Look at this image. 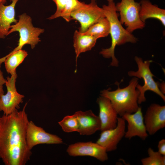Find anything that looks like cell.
Segmentation results:
<instances>
[{"label": "cell", "mask_w": 165, "mask_h": 165, "mask_svg": "<svg viewBox=\"0 0 165 165\" xmlns=\"http://www.w3.org/2000/svg\"><path fill=\"white\" fill-rule=\"evenodd\" d=\"M27 105L21 111L0 117V158L6 165H24L31 155L26 141Z\"/></svg>", "instance_id": "obj_1"}, {"label": "cell", "mask_w": 165, "mask_h": 165, "mask_svg": "<svg viewBox=\"0 0 165 165\" xmlns=\"http://www.w3.org/2000/svg\"><path fill=\"white\" fill-rule=\"evenodd\" d=\"M108 5H104L102 8L105 17L108 20L110 26V33L111 38V44L110 47L103 49L100 52L105 58H112L110 65L117 67L119 61L116 57L114 53L116 46L127 42H136L137 38L122 26L118 18L114 0H107Z\"/></svg>", "instance_id": "obj_2"}, {"label": "cell", "mask_w": 165, "mask_h": 165, "mask_svg": "<svg viewBox=\"0 0 165 165\" xmlns=\"http://www.w3.org/2000/svg\"><path fill=\"white\" fill-rule=\"evenodd\" d=\"M138 80V78L134 77L125 87L121 89L118 85L115 90H105L101 92V96L110 100L113 108L120 116L126 113H134L139 107L138 101L139 92L136 88Z\"/></svg>", "instance_id": "obj_3"}, {"label": "cell", "mask_w": 165, "mask_h": 165, "mask_svg": "<svg viewBox=\"0 0 165 165\" xmlns=\"http://www.w3.org/2000/svg\"><path fill=\"white\" fill-rule=\"evenodd\" d=\"M19 20L17 22L11 25L7 35L13 32H19L20 38L17 46L8 54L22 50L26 44L31 45L32 49L41 41L39 36L45 31L44 29L35 27L32 23V19L26 13L18 16Z\"/></svg>", "instance_id": "obj_4"}, {"label": "cell", "mask_w": 165, "mask_h": 165, "mask_svg": "<svg viewBox=\"0 0 165 165\" xmlns=\"http://www.w3.org/2000/svg\"><path fill=\"white\" fill-rule=\"evenodd\" d=\"M135 60L137 64L138 69L136 71H130L128 72L130 76H134L139 79H142L144 81V84L141 86L138 84L136 88L139 92L138 103L141 104L145 102L146 99L145 97V92L148 90L152 91L159 95L165 101V96L159 88L158 83L154 81L153 77L154 75L151 72L149 68L151 60L143 61L140 57L135 56Z\"/></svg>", "instance_id": "obj_5"}, {"label": "cell", "mask_w": 165, "mask_h": 165, "mask_svg": "<svg viewBox=\"0 0 165 165\" xmlns=\"http://www.w3.org/2000/svg\"><path fill=\"white\" fill-rule=\"evenodd\" d=\"M140 2L135 0H121L116 5V12H119L121 23L125 25L126 29L131 33L145 27V23L140 17Z\"/></svg>", "instance_id": "obj_6"}, {"label": "cell", "mask_w": 165, "mask_h": 165, "mask_svg": "<svg viewBox=\"0 0 165 165\" xmlns=\"http://www.w3.org/2000/svg\"><path fill=\"white\" fill-rule=\"evenodd\" d=\"M71 16L72 20H75L79 22V31L81 33L85 32L91 25L105 17L103 9L98 6L95 0H91L89 4L83 2L71 13Z\"/></svg>", "instance_id": "obj_7"}, {"label": "cell", "mask_w": 165, "mask_h": 165, "mask_svg": "<svg viewBox=\"0 0 165 165\" xmlns=\"http://www.w3.org/2000/svg\"><path fill=\"white\" fill-rule=\"evenodd\" d=\"M17 77L16 73L11 75L10 77H7L5 83L7 92L5 95L0 94V111H3L6 115L18 110L24 97V95L17 91L15 85Z\"/></svg>", "instance_id": "obj_8"}, {"label": "cell", "mask_w": 165, "mask_h": 165, "mask_svg": "<svg viewBox=\"0 0 165 165\" xmlns=\"http://www.w3.org/2000/svg\"><path fill=\"white\" fill-rule=\"evenodd\" d=\"M26 141L30 150L40 144H60L61 138L57 135L46 132L42 128L37 126L31 121H29L26 129Z\"/></svg>", "instance_id": "obj_9"}, {"label": "cell", "mask_w": 165, "mask_h": 165, "mask_svg": "<svg viewBox=\"0 0 165 165\" xmlns=\"http://www.w3.org/2000/svg\"><path fill=\"white\" fill-rule=\"evenodd\" d=\"M71 156H89L104 162L108 159L106 149L96 142H78L70 145L67 149Z\"/></svg>", "instance_id": "obj_10"}, {"label": "cell", "mask_w": 165, "mask_h": 165, "mask_svg": "<svg viewBox=\"0 0 165 165\" xmlns=\"http://www.w3.org/2000/svg\"><path fill=\"white\" fill-rule=\"evenodd\" d=\"M116 126L114 128L102 131L96 143L104 147L107 152L116 150L118 143L124 136L125 121L122 117H118Z\"/></svg>", "instance_id": "obj_11"}, {"label": "cell", "mask_w": 165, "mask_h": 165, "mask_svg": "<svg viewBox=\"0 0 165 165\" xmlns=\"http://www.w3.org/2000/svg\"><path fill=\"white\" fill-rule=\"evenodd\" d=\"M144 121L147 132L150 135L155 134L165 127V106L152 104L147 108Z\"/></svg>", "instance_id": "obj_12"}, {"label": "cell", "mask_w": 165, "mask_h": 165, "mask_svg": "<svg viewBox=\"0 0 165 165\" xmlns=\"http://www.w3.org/2000/svg\"><path fill=\"white\" fill-rule=\"evenodd\" d=\"M122 117L128 123L127 130L124 135L126 138L130 139L137 136L144 140L148 137L141 107H139L134 113H126Z\"/></svg>", "instance_id": "obj_13"}, {"label": "cell", "mask_w": 165, "mask_h": 165, "mask_svg": "<svg viewBox=\"0 0 165 165\" xmlns=\"http://www.w3.org/2000/svg\"><path fill=\"white\" fill-rule=\"evenodd\" d=\"M97 103L99 108V117L101 125L100 130L103 131L115 128L117 124L118 115L110 100L101 96L97 98Z\"/></svg>", "instance_id": "obj_14"}, {"label": "cell", "mask_w": 165, "mask_h": 165, "mask_svg": "<svg viewBox=\"0 0 165 165\" xmlns=\"http://www.w3.org/2000/svg\"><path fill=\"white\" fill-rule=\"evenodd\" d=\"M78 121V132L80 135H90L101 129V122L99 116L90 110L85 112L81 111L75 113Z\"/></svg>", "instance_id": "obj_15"}, {"label": "cell", "mask_w": 165, "mask_h": 165, "mask_svg": "<svg viewBox=\"0 0 165 165\" xmlns=\"http://www.w3.org/2000/svg\"><path fill=\"white\" fill-rule=\"evenodd\" d=\"M11 4L8 6L0 5V38H4L7 36L11 24L16 23L15 19V7L20 0H10Z\"/></svg>", "instance_id": "obj_16"}, {"label": "cell", "mask_w": 165, "mask_h": 165, "mask_svg": "<svg viewBox=\"0 0 165 165\" xmlns=\"http://www.w3.org/2000/svg\"><path fill=\"white\" fill-rule=\"evenodd\" d=\"M139 15L141 20L145 23L149 18L159 20L165 26V10L152 4L149 0H141Z\"/></svg>", "instance_id": "obj_17"}, {"label": "cell", "mask_w": 165, "mask_h": 165, "mask_svg": "<svg viewBox=\"0 0 165 165\" xmlns=\"http://www.w3.org/2000/svg\"><path fill=\"white\" fill-rule=\"evenodd\" d=\"M73 38L76 63L79 55L81 53L90 50L95 46L98 39L93 36L84 34L77 30L74 32Z\"/></svg>", "instance_id": "obj_18"}, {"label": "cell", "mask_w": 165, "mask_h": 165, "mask_svg": "<svg viewBox=\"0 0 165 165\" xmlns=\"http://www.w3.org/2000/svg\"><path fill=\"white\" fill-rule=\"evenodd\" d=\"M28 55L27 52L25 50H19L0 58V64L4 62L6 72L12 75L16 73V68L22 62Z\"/></svg>", "instance_id": "obj_19"}, {"label": "cell", "mask_w": 165, "mask_h": 165, "mask_svg": "<svg viewBox=\"0 0 165 165\" xmlns=\"http://www.w3.org/2000/svg\"><path fill=\"white\" fill-rule=\"evenodd\" d=\"M109 22L106 17H104L90 26L84 34L93 36L97 39L105 37L110 33Z\"/></svg>", "instance_id": "obj_20"}, {"label": "cell", "mask_w": 165, "mask_h": 165, "mask_svg": "<svg viewBox=\"0 0 165 165\" xmlns=\"http://www.w3.org/2000/svg\"><path fill=\"white\" fill-rule=\"evenodd\" d=\"M148 156L141 160L143 165H165V155H161L158 152L154 151L151 148H148Z\"/></svg>", "instance_id": "obj_21"}, {"label": "cell", "mask_w": 165, "mask_h": 165, "mask_svg": "<svg viewBox=\"0 0 165 165\" xmlns=\"http://www.w3.org/2000/svg\"><path fill=\"white\" fill-rule=\"evenodd\" d=\"M63 130L67 133L78 132L79 127L78 121L76 115L74 114L64 117L58 122Z\"/></svg>", "instance_id": "obj_22"}, {"label": "cell", "mask_w": 165, "mask_h": 165, "mask_svg": "<svg viewBox=\"0 0 165 165\" xmlns=\"http://www.w3.org/2000/svg\"><path fill=\"white\" fill-rule=\"evenodd\" d=\"M83 2L78 0H67L64 9L60 17H63L67 22L70 21L72 20L71 13L80 7Z\"/></svg>", "instance_id": "obj_23"}, {"label": "cell", "mask_w": 165, "mask_h": 165, "mask_svg": "<svg viewBox=\"0 0 165 165\" xmlns=\"http://www.w3.org/2000/svg\"><path fill=\"white\" fill-rule=\"evenodd\" d=\"M56 5V10L55 13L47 18L49 20H52L60 17L61 14L64 11L67 0H52Z\"/></svg>", "instance_id": "obj_24"}, {"label": "cell", "mask_w": 165, "mask_h": 165, "mask_svg": "<svg viewBox=\"0 0 165 165\" xmlns=\"http://www.w3.org/2000/svg\"><path fill=\"white\" fill-rule=\"evenodd\" d=\"M158 151L160 154L162 155H165V140L162 139L158 142Z\"/></svg>", "instance_id": "obj_25"}, {"label": "cell", "mask_w": 165, "mask_h": 165, "mask_svg": "<svg viewBox=\"0 0 165 165\" xmlns=\"http://www.w3.org/2000/svg\"><path fill=\"white\" fill-rule=\"evenodd\" d=\"M6 81V80L4 78L1 69V65L0 64V94H4L3 85L5 84Z\"/></svg>", "instance_id": "obj_26"}, {"label": "cell", "mask_w": 165, "mask_h": 165, "mask_svg": "<svg viewBox=\"0 0 165 165\" xmlns=\"http://www.w3.org/2000/svg\"><path fill=\"white\" fill-rule=\"evenodd\" d=\"M7 0H0V5L1 4H4L6 2Z\"/></svg>", "instance_id": "obj_27"}]
</instances>
